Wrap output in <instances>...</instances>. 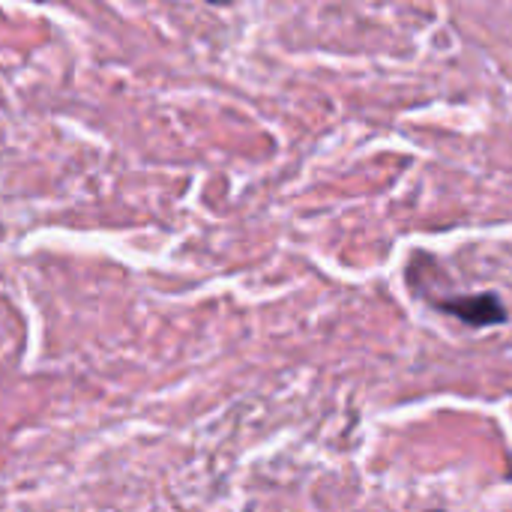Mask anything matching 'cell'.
I'll list each match as a JSON object with an SVG mask.
<instances>
[{"instance_id":"obj_1","label":"cell","mask_w":512,"mask_h":512,"mask_svg":"<svg viewBox=\"0 0 512 512\" xmlns=\"http://www.w3.org/2000/svg\"><path fill=\"white\" fill-rule=\"evenodd\" d=\"M435 306L453 318H459L468 327H501L507 324L510 312L504 300L495 291H477V294H456V297H441Z\"/></svg>"},{"instance_id":"obj_2","label":"cell","mask_w":512,"mask_h":512,"mask_svg":"<svg viewBox=\"0 0 512 512\" xmlns=\"http://www.w3.org/2000/svg\"><path fill=\"white\" fill-rule=\"evenodd\" d=\"M207 3H216V6H228V3H234V0H207Z\"/></svg>"}]
</instances>
